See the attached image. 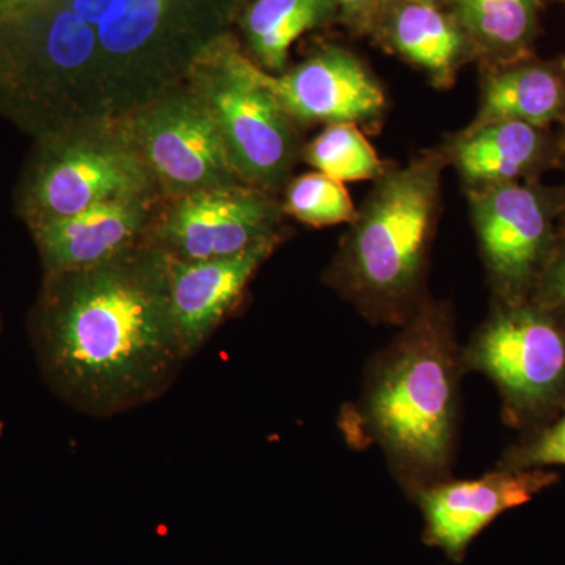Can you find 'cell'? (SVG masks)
<instances>
[{
  "label": "cell",
  "instance_id": "cell-1",
  "mask_svg": "<svg viewBox=\"0 0 565 565\" xmlns=\"http://www.w3.org/2000/svg\"><path fill=\"white\" fill-rule=\"evenodd\" d=\"M44 379L82 414L115 416L170 388L189 359L147 239L87 269L46 275L32 326Z\"/></svg>",
  "mask_w": 565,
  "mask_h": 565
},
{
  "label": "cell",
  "instance_id": "cell-2",
  "mask_svg": "<svg viewBox=\"0 0 565 565\" xmlns=\"http://www.w3.org/2000/svg\"><path fill=\"white\" fill-rule=\"evenodd\" d=\"M367 367L340 419L349 444L377 445L405 489L449 479L459 433L462 351L449 305L424 299Z\"/></svg>",
  "mask_w": 565,
  "mask_h": 565
},
{
  "label": "cell",
  "instance_id": "cell-3",
  "mask_svg": "<svg viewBox=\"0 0 565 565\" xmlns=\"http://www.w3.org/2000/svg\"><path fill=\"white\" fill-rule=\"evenodd\" d=\"M445 151H426L375 180L327 270V282L370 321L403 326L426 299Z\"/></svg>",
  "mask_w": 565,
  "mask_h": 565
},
{
  "label": "cell",
  "instance_id": "cell-4",
  "mask_svg": "<svg viewBox=\"0 0 565 565\" xmlns=\"http://www.w3.org/2000/svg\"><path fill=\"white\" fill-rule=\"evenodd\" d=\"M98 33L74 0H0V114L50 136L98 118Z\"/></svg>",
  "mask_w": 565,
  "mask_h": 565
},
{
  "label": "cell",
  "instance_id": "cell-5",
  "mask_svg": "<svg viewBox=\"0 0 565 565\" xmlns=\"http://www.w3.org/2000/svg\"><path fill=\"white\" fill-rule=\"evenodd\" d=\"M250 0H114L98 25L99 117H121L181 84Z\"/></svg>",
  "mask_w": 565,
  "mask_h": 565
},
{
  "label": "cell",
  "instance_id": "cell-6",
  "mask_svg": "<svg viewBox=\"0 0 565 565\" xmlns=\"http://www.w3.org/2000/svg\"><path fill=\"white\" fill-rule=\"evenodd\" d=\"M182 82L211 111L241 181L270 193L288 184L302 158L299 125L264 87L258 63L232 32L207 46Z\"/></svg>",
  "mask_w": 565,
  "mask_h": 565
},
{
  "label": "cell",
  "instance_id": "cell-7",
  "mask_svg": "<svg viewBox=\"0 0 565 565\" xmlns=\"http://www.w3.org/2000/svg\"><path fill=\"white\" fill-rule=\"evenodd\" d=\"M131 199L162 195L121 117L90 118L41 137L22 191V215L32 226Z\"/></svg>",
  "mask_w": 565,
  "mask_h": 565
},
{
  "label": "cell",
  "instance_id": "cell-8",
  "mask_svg": "<svg viewBox=\"0 0 565 565\" xmlns=\"http://www.w3.org/2000/svg\"><path fill=\"white\" fill-rule=\"evenodd\" d=\"M497 386L504 422L537 429L565 411V322L533 302H500L462 351Z\"/></svg>",
  "mask_w": 565,
  "mask_h": 565
},
{
  "label": "cell",
  "instance_id": "cell-9",
  "mask_svg": "<svg viewBox=\"0 0 565 565\" xmlns=\"http://www.w3.org/2000/svg\"><path fill=\"white\" fill-rule=\"evenodd\" d=\"M121 120L166 202L245 184L234 172L211 111L185 82L121 115Z\"/></svg>",
  "mask_w": 565,
  "mask_h": 565
},
{
  "label": "cell",
  "instance_id": "cell-10",
  "mask_svg": "<svg viewBox=\"0 0 565 565\" xmlns=\"http://www.w3.org/2000/svg\"><path fill=\"white\" fill-rule=\"evenodd\" d=\"M471 217L500 302H522L556 247L555 200L527 182L470 191Z\"/></svg>",
  "mask_w": 565,
  "mask_h": 565
},
{
  "label": "cell",
  "instance_id": "cell-11",
  "mask_svg": "<svg viewBox=\"0 0 565 565\" xmlns=\"http://www.w3.org/2000/svg\"><path fill=\"white\" fill-rule=\"evenodd\" d=\"M281 214L274 193L222 185L163 202L145 239L184 262L226 258L282 237Z\"/></svg>",
  "mask_w": 565,
  "mask_h": 565
},
{
  "label": "cell",
  "instance_id": "cell-12",
  "mask_svg": "<svg viewBox=\"0 0 565 565\" xmlns=\"http://www.w3.org/2000/svg\"><path fill=\"white\" fill-rule=\"evenodd\" d=\"M259 79L299 126L374 122L385 110L381 84L359 58L338 47H323L280 76L259 66Z\"/></svg>",
  "mask_w": 565,
  "mask_h": 565
},
{
  "label": "cell",
  "instance_id": "cell-13",
  "mask_svg": "<svg viewBox=\"0 0 565 565\" xmlns=\"http://www.w3.org/2000/svg\"><path fill=\"white\" fill-rule=\"evenodd\" d=\"M282 237L226 258L184 262L166 258L170 315L185 355L191 359L243 299L248 282L277 250Z\"/></svg>",
  "mask_w": 565,
  "mask_h": 565
},
{
  "label": "cell",
  "instance_id": "cell-14",
  "mask_svg": "<svg viewBox=\"0 0 565 565\" xmlns=\"http://www.w3.org/2000/svg\"><path fill=\"white\" fill-rule=\"evenodd\" d=\"M545 468L512 470L498 467L492 473L465 481L451 478L415 493L426 519L430 541L451 556L462 555L475 535L498 515L527 503L557 481Z\"/></svg>",
  "mask_w": 565,
  "mask_h": 565
},
{
  "label": "cell",
  "instance_id": "cell-15",
  "mask_svg": "<svg viewBox=\"0 0 565 565\" xmlns=\"http://www.w3.org/2000/svg\"><path fill=\"white\" fill-rule=\"evenodd\" d=\"M162 199H131L32 225L46 275L87 269L139 244L150 232Z\"/></svg>",
  "mask_w": 565,
  "mask_h": 565
},
{
  "label": "cell",
  "instance_id": "cell-16",
  "mask_svg": "<svg viewBox=\"0 0 565 565\" xmlns=\"http://www.w3.org/2000/svg\"><path fill=\"white\" fill-rule=\"evenodd\" d=\"M548 134L545 128L519 121H498L463 129L446 148V161L470 191L522 181L548 159Z\"/></svg>",
  "mask_w": 565,
  "mask_h": 565
},
{
  "label": "cell",
  "instance_id": "cell-17",
  "mask_svg": "<svg viewBox=\"0 0 565 565\" xmlns=\"http://www.w3.org/2000/svg\"><path fill=\"white\" fill-rule=\"evenodd\" d=\"M559 120H565V70L545 63H508L487 74L479 109L467 129L498 121L546 128Z\"/></svg>",
  "mask_w": 565,
  "mask_h": 565
},
{
  "label": "cell",
  "instance_id": "cell-18",
  "mask_svg": "<svg viewBox=\"0 0 565 565\" xmlns=\"http://www.w3.org/2000/svg\"><path fill=\"white\" fill-rule=\"evenodd\" d=\"M337 0H250L241 13L248 51L269 73H282L303 33L329 20Z\"/></svg>",
  "mask_w": 565,
  "mask_h": 565
},
{
  "label": "cell",
  "instance_id": "cell-19",
  "mask_svg": "<svg viewBox=\"0 0 565 565\" xmlns=\"http://www.w3.org/2000/svg\"><path fill=\"white\" fill-rule=\"evenodd\" d=\"M392 40L407 61L430 74L438 88L451 87L463 39L434 3H403L394 14Z\"/></svg>",
  "mask_w": 565,
  "mask_h": 565
},
{
  "label": "cell",
  "instance_id": "cell-20",
  "mask_svg": "<svg viewBox=\"0 0 565 565\" xmlns=\"http://www.w3.org/2000/svg\"><path fill=\"white\" fill-rule=\"evenodd\" d=\"M303 161L315 172L340 182L375 181L385 163L366 136L353 122L327 125L302 150Z\"/></svg>",
  "mask_w": 565,
  "mask_h": 565
},
{
  "label": "cell",
  "instance_id": "cell-21",
  "mask_svg": "<svg viewBox=\"0 0 565 565\" xmlns=\"http://www.w3.org/2000/svg\"><path fill=\"white\" fill-rule=\"evenodd\" d=\"M468 31L494 54L516 57L533 40L537 0H457Z\"/></svg>",
  "mask_w": 565,
  "mask_h": 565
},
{
  "label": "cell",
  "instance_id": "cell-22",
  "mask_svg": "<svg viewBox=\"0 0 565 565\" xmlns=\"http://www.w3.org/2000/svg\"><path fill=\"white\" fill-rule=\"evenodd\" d=\"M281 207L297 222L316 228L340 223L351 225L359 212L343 182L315 170L286 184Z\"/></svg>",
  "mask_w": 565,
  "mask_h": 565
},
{
  "label": "cell",
  "instance_id": "cell-23",
  "mask_svg": "<svg viewBox=\"0 0 565 565\" xmlns=\"http://www.w3.org/2000/svg\"><path fill=\"white\" fill-rule=\"evenodd\" d=\"M565 467V414L531 430L525 440L509 449L498 467L512 470Z\"/></svg>",
  "mask_w": 565,
  "mask_h": 565
},
{
  "label": "cell",
  "instance_id": "cell-24",
  "mask_svg": "<svg viewBox=\"0 0 565 565\" xmlns=\"http://www.w3.org/2000/svg\"><path fill=\"white\" fill-rule=\"evenodd\" d=\"M530 299L565 322V243L556 245Z\"/></svg>",
  "mask_w": 565,
  "mask_h": 565
},
{
  "label": "cell",
  "instance_id": "cell-25",
  "mask_svg": "<svg viewBox=\"0 0 565 565\" xmlns=\"http://www.w3.org/2000/svg\"><path fill=\"white\" fill-rule=\"evenodd\" d=\"M337 2L341 3L349 13H351V11L352 13H356V11H362L366 9V7H370L374 0H337Z\"/></svg>",
  "mask_w": 565,
  "mask_h": 565
},
{
  "label": "cell",
  "instance_id": "cell-26",
  "mask_svg": "<svg viewBox=\"0 0 565 565\" xmlns=\"http://www.w3.org/2000/svg\"><path fill=\"white\" fill-rule=\"evenodd\" d=\"M399 2L407 3V2H424V3H435L437 0H399Z\"/></svg>",
  "mask_w": 565,
  "mask_h": 565
},
{
  "label": "cell",
  "instance_id": "cell-27",
  "mask_svg": "<svg viewBox=\"0 0 565 565\" xmlns=\"http://www.w3.org/2000/svg\"><path fill=\"white\" fill-rule=\"evenodd\" d=\"M564 156H565V143H564Z\"/></svg>",
  "mask_w": 565,
  "mask_h": 565
},
{
  "label": "cell",
  "instance_id": "cell-28",
  "mask_svg": "<svg viewBox=\"0 0 565 565\" xmlns=\"http://www.w3.org/2000/svg\"><path fill=\"white\" fill-rule=\"evenodd\" d=\"M563 2H565V0H563Z\"/></svg>",
  "mask_w": 565,
  "mask_h": 565
}]
</instances>
